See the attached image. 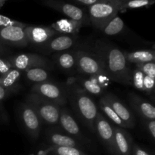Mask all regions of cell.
<instances>
[{
	"mask_svg": "<svg viewBox=\"0 0 155 155\" xmlns=\"http://www.w3.org/2000/svg\"><path fill=\"white\" fill-rule=\"evenodd\" d=\"M95 53L101 60L107 78L117 83L131 86L133 70L124 51L113 44L98 39L95 43Z\"/></svg>",
	"mask_w": 155,
	"mask_h": 155,
	"instance_id": "6da1fadb",
	"label": "cell"
},
{
	"mask_svg": "<svg viewBox=\"0 0 155 155\" xmlns=\"http://www.w3.org/2000/svg\"><path fill=\"white\" fill-rule=\"evenodd\" d=\"M68 101L76 116L91 133H95V121L98 110L94 100L80 86H68Z\"/></svg>",
	"mask_w": 155,
	"mask_h": 155,
	"instance_id": "7a4b0ae2",
	"label": "cell"
},
{
	"mask_svg": "<svg viewBox=\"0 0 155 155\" xmlns=\"http://www.w3.org/2000/svg\"><path fill=\"white\" fill-rule=\"evenodd\" d=\"M121 6V0H100L98 2L89 6L90 24L101 31L103 27L118 15Z\"/></svg>",
	"mask_w": 155,
	"mask_h": 155,
	"instance_id": "3957f363",
	"label": "cell"
},
{
	"mask_svg": "<svg viewBox=\"0 0 155 155\" xmlns=\"http://www.w3.org/2000/svg\"><path fill=\"white\" fill-rule=\"evenodd\" d=\"M26 102L36 110L42 122L50 126L58 124L61 108L62 107L58 104L33 92L27 95Z\"/></svg>",
	"mask_w": 155,
	"mask_h": 155,
	"instance_id": "277c9868",
	"label": "cell"
},
{
	"mask_svg": "<svg viewBox=\"0 0 155 155\" xmlns=\"http://www.w3.org/2000/svg\"><path fill=\"white\" fill-rule=\"evenodd\" d=\"M31 92L37 94L61 107H63L68 102V87L52 83L49 80L34 84L31 88Z\"/></svg>",
	"mask_w": 155,
	"mask_h": 155,
	"instance_id": "5b68a950",
	"label": "cell"
},
{
	"mask_svg": "<svg viewBox=\"0 0 155 155\" xmlns=\"http://www.w3.org/2000/svg\"><path fill=\"white\" fill-rule=\"evenodd\" d=\"M77 70L82 75H105L104 67L95 53L77 51Z\"/></svg>",
	"mask_w": 155,
	"mask_h": 155,
	"instance_id": "8992f818",
	"label": "cell"
},
{
	"mask_svg": "<svg viewBox=\"0 0 155 155\" xmlns=\"http://www.w3.org/2000/svg\"><path fill=\"white\" fill-rule=\"evenodd\" d=\"M43 5L66 15L69 19L78 21L83 26L90 25L89 15L84 9L61 0H45Z\"/></svg>",
	"mask_w": 155,
	"mask_h": 155,
	"instance_id": "52a82bcc",
	"label": "cell"
},
{
	"mask_svg": "<svg viewBox=\"0 0 155 155\" xmlns=\"http://www.w3.org/2000/svg\"><path fill=\"white\" fill-rule=\"evenodd\" d=\"M20 117L27 134L36 140L39 137L42 127V120L36 110L27 102L20 107Z\"/></svg>",
	"mask_w": 155,
	"mask_h": 155,
	"instance_id": "ba28073f",
	"label": "cell"
},
{
	"mask_svg": "<svg viewBox=\"0 0 155 155\" xmlns=\"http://www.w3.org/2000/svg\"><path fill=\"white\" fill-rule=\"evenodd\" d=\"M95 132L103 145L112 155H117L113 126L100 111L95 121Z\"/></svg>",
	"mask_w": 155,
	"mask_h": 155,
	"instance_id": "9c48e42d",
	"label": "cell"
},
{
	"mask_svg": "<svg viewBox=\"0 0 155 155\" xmlns=\"http://www.w3.org/2000/svg\"><path fill=\"white\" fill-rule=\"evenodd\" d=\"M8 59L12 64V68L18 70L21 72L38 67L46 68L48 65V61L45 58L33 53L15 54L8 58Z\"/></svg>",
	"mask_w": 155,
	"mask_h": 155,
	"instance_id": "30bf717a",
	"label": "cell"
},
{
	"mask_svg": "<svg viewBox=\"0 0 155 155\" xmlns=\"http://www.w3.org/2000/svg\"><path fill=\"white\" fill-rule=\"evenodd\" d=\"M58 124L64 133L71 137L74 138L76 140L79 141L82 144H89L90 142L89 139L82 133L80 127L73 117L72 114L66 107H62L61 108Z\"/></svg>",
	"mask_w": 155,
	"mask_h": 155,
	"instance_id": "8fae6325",
	"label": "cell"
},
{
	"mask_svg": "<svg viewBox=\"0 0 155 155\" xmlns=\"http://www.w3.org/2000/svg\"><path fill=\"white\" fill-rule=\"evenodd\" d=\"M28 43L41 46L59 34L50 27L45 26H27L24 29Z\"/></svg>",
	"mask_w": 155,
	"mask_h": 155,
	"instance_id": "7c38bea8",
	"label": "cell"
},
{
	"mask_svg": "<svg viewBox=\"0 0 155 155\" xmlns=\"http://www.w3.org/2000/svg\"><path fill=\"white\" fill-rule=\"evenodd\" d=\"M24 29L19 27H0V44L5 46H27L29 43Z\"/></svg>",
	"mask_w": 155,
	"mask_h": 155,
	"instance_id": "4fadbf2b",
	"label": "cell"
},
{
	"mask_svg": "<svg viewBox=\"0 0 155 155\" xmlns=\"http://www.w3.org/2000/svg\"><path fill=\"white\" fill-rule=\"evenodd\" d=\"M107 104L110 106L114 111L119 116V117L125 123L127 128H134L136 126V119L133 111L125 105L116 95L110 92H107L101 95Z\"/></svg>",
	"mask_w": 155,
	"mask_h": 155,
	"instance_id": "5bb4252c",
	"label": "cell"
},
{
	"mask_svg": "<svg viewBox=\"0 0 155 155\" xmlns=\"http://www.w3.org/2000/svg\"><path fill=\"white\" fill-rule=\"evenodd\" d=\"M76 35L58 34L46 43L39 46V49L44 54L61 52L70 49L76 42Z\"/></svg>",
	"mask_w": 155,
	"mask_h": 155,
	"instance_id": "9a60e30c",
	"label": "cell"
},
{
	"mask_svg": "<svg viewBox=\"0 0 155 155\" xmlns=\"http://www.w3.org/2000/svg\"><path fill=\"white\" fill-rule=\"evenodd\" d=\"M45 139L51 146L73 147L81 149L83 144L71 137L57 128H49L45 133Z\"/></svg>",
	"mask_w": 155,
	"mask_h": 155,
	"instance_id": "2e32d148",
	"label": "cell"
},
{
	"mask_svg": "<svg viewBox=\"0 0 155 155\" xmlns=\"http://www.w3.org/2000/svg\"><path fill=\"white\" fill-rule=\"evenodd\" d=\"M129 101L132 108L142 120L155 119V107L151 102L135 93L130 94Z\"/></svg>",
	"mask_w": 155,
	"mask_h": 155,
	"instance_id": "e0dca14e",
	"label": "cell"
},
{
	"mask_svg": "<svg viewBox=\"0 0 155 155\" xmlns=\"http://www.w3.org/2000/svg\"><path fill=\"white\" fill-rule=\"evenodd\" d=\"M117 155L133 154V139L126 129L113 126Z\"/></svg>",
	"mask_w": 155,
	"mask_h": 155,
	"instance_id": "ac0fdd59",
	"label": "cell"
},
{
	"mask_svg": "<svg viewBox=\"0 0 155 155\" xmlns=\"http://www.w3.org/2000/svg\"><path fill=\"white\" fill-rule=\"evenodd\" d=\"M154 79L144 74L138 68H135L132 71L131 86L151 97L154 94Z\"/></svg>",
	"mask_w": 155,
	"mask_h": 155,
	"instance_id": "d6986e66",
	"label": "cell"
},
{
	"mask_svg": "<svg viewBox=\"0 0 155 155\" xmlns=\"http://www.w3.org/2000/svg\"><path fill=\"white\" fill-rule=\"evenodd\" d=\"M54 60L57 66L64 72L71 73L77 70V51L67 50L54 53Z\"/></svg>",
	"mask_w": 155,
	"mask_h": 155,
	"instance_id": "ffe728a7",
	"label": "cell"
},
{
	"mask_svg": "<svg viewBox=\"0 0 155 155\" xmlns=\"http://www.w3.org/2000/svg\"><path fill=\"white\" fill-rule=\"evenodd\" d=\"M83 27V24L80 22L69 18L58 20L50 26L59 34L64 35H76Z\"/></svg>",
	"mask_w": 155,
	"mask_h": 155,
	"instance_id": "44dd1931",
	"label": "cell"
},
{
	"mask_svg": "<svg viewBox=\"0 0 155 155\" xmlns=\"http://www.w3.org/2000/svg\"><path fill=\"white\" fill-rule=\"evenodd\" d=\"M91 78H85L80 77L77 78L80 86H82V89L87 92L89 95H103L104 92V86L102 85V82L95 78L96 75L89 76Z\"/></svg>",
	"mask_w": 155,
	"mask_h": 155,
	"instance_id": "7402d4cb",
	"label": "cell"
},
{
	"mask_svg": "<svg viewBox=\"0 0 155 155\" xmlns=\"http://www.w3.org/2000/svg\"><path fill=\"white\" fill-rule=\"evenodd\" d=\"M125 56L130 64H142L154 62L155 52L154 50H138L135 51H126Z\"/></svg>",
	"mask_w": 155,
	"mask_h": 155,
	"instance_id": "603a6c76",
	"label": "cell"
},
{
	"mask_svg": "<svg viewBox=\"0 0 155 155\" xmlns=\"http://www.w3.org/2000/svg\"><path fill=\"white\" fill-rule=\"evenodd\" d=\"M21 76V71L17 69H11L8 72L0 76V86L7 90L15 91L18 86V82Z\"/></svg>",
	"mask_w": 155,
	"mask_h": 155,
	"instance_id": "cb8c5ba5",
	"label": "cell"
},
{
	"mask_svg": "<svg viewBox=\"0 0 155 155\" xmlns=\"http://www.w3.org/2000/svg\"><path fill=\"white\" fill-rule=\"evenodd\" d=\"M98 108L101 110V113L104 116H106L110 122L114 124L115 127H120V128L127 129V127L125 124V123L119 117L117 114L114 111L113 109L110 107V106L107 104V101L104 100V98L102 96L100 98L98 101Z\"/></svg>",
	"mask_w": 155,
	"mask_h": 155,
	"instance_id": "d4e9b609",
	"label": "cell"
},
{
	"mask_svg": "<svg viewBox=\"0 0 155 155\" xmlns=\"http://www.w3.org/2000/svg\"><path fill=\"white\" fill-rule=\"evenodd\" d=\"M124 29L125 23L119 15H117L103 27L101 31L106 36H114L122 33Z\"/></svg>",
	"mask_w": 155,
	"mask_h": 155,
	"instance_id": "484cf974",
	"label": "cell"
},
{
	"mask_svg": "<svg viewBox=\"0 0 155 155\" xmlns=\"http://www.w3.org/2000/svg\"><path fill=\"white\" fill-rule=\"evenodd\" d=\"M25 77L29 81L32 82L34 84L43 83L49 80L48 72L43 68H33L24 71Z\"/></svg>",
	"mask_w": 155,
	"mask_h": 155,
	"instance_id": "4316f807",
	"label": "cell"
},
{
	"mask_svg": "<svg viewBox=\"0 0 155 155\" xmlns=\"http://www.w3.org/2000/svg\"><path fill=\"white\" fill-rule=\"evenodd\" d=\"M155 0H121L120 12H124L128 9L148 8L154 5Z\"/></svg>",
	"mask_w": 155,
	"mask_h": 155,
	"instance_id": "83f0119b",
	"label": "cell"
},
{
	"mask_svg": "<svg viewBox=\"0 0 155 155\" xmlns=\"http://www.w3.org/2000/svg\"><path fill=\"white\" fill-rule=\"evenodd\" d=\"M46 151L53 155H87L82 149L73 147L50 146Z\"/></svg>",
	"mask_w": 155,
	"mask_h": 155,
	"instance_id": "f1b7e54d",
	"label": "cell"
},
{
	"mask_svg": "<svg viewBox=\"0 0 155 155\" xmlns=\"http://www.w3.org/2000/svg\"><path fill=\"white\" fill-rule=\"evenodd\" d=\"M135 68H138L144 74L155 80V64L154 62L137 64H135Z\"/></svg>",
	"mask_w": 155,
	"mask_h": 155,
	"instance_id": "f546056e",
	"label": "cell"
},
{
	"mask_svg": "<svg viewBox=\"0 0 155 155\" xmlns=\"http://www.w3.org/2000/svg\"><path fill=\"white\" fill-rule=\"evenodd\" d=\"M27 24L24 23L20 22V21H15L10 18L0 15V27H19L22 28H25Z\"/></svg>",
	"mask_w": 155,
	"mask_h": 155,
	"instance_id": "4dcf8cb0",
	"label": "cell"
},
{
	"mask_svg": "<svg viewBox=\"0 0 155 155\" xmlns=\"http://www.w3.org/2000/svg\"><path fill=\"white\" fill-rule=\"evenodd\" d=\"M11 69H12V66L8 59L0 58V76L8 72Z\"/></svg>",
	"mask_w": 155,
	"mask_h": 155,
	"instance_id": "1f68e13d",
	"label": "cell"
},
{
	"mask_svg": "<svg viewBox=\"0 0 155 155\" xmlns=\"http://www.w3.org/2000/svg\"><path fill=\"white\" fill-rule=\"evenodd\" d=\"M145 128L147 131L149 133V136L153 139H155V120H145Z\"/></svg>",
	"mask_w": 155,
	"mask_h": 155,
	"instance_id": "d6a6232c",
	"label": "cell"
},
{
	"mask_svg": "<svg viewBox=\"0 0 155 155\" xmlns=\"http://www.w3.org/2000/svg\"><path fill=\"white\" fill-rule=\"evenodd\" d=\"M133 155H151L147 152L145 150L139 147V145L133 144Z\"/></svg>",
	"mask_w": 155,
	"mask_h": 155,
	"instance_id": "836d02e7",
	"label": "cell"
},
{
	"mask_svg": "<svg viewBox=\"0 0 155 155\" xmlns=\"http://www.w3.org/2000/svg\"><path fill=\"white\" fill-rule=\"evenodd\" d=\"M73 1L79 3V4L83 5H86V6H90L92 5L95 4V3L98 2V1L100 0H73Z\"/></svg>",
	"mask_w": 155,
	"mask_h": 155,
	"instance_id": "e575fe53",
	"label": "cell"
},
{
	"mask_svg": "<svg viewBox=\"0 0 155 155\" xmlns=\"http://www.w3.org/2000/svg\"><path fill=\"white\" fill-rule=\"evenodd\" d=\"M11 94L10 91L7 90L6 89L3 88L2 86H0V101L4 100L5 98H7L9 95Z\"/></svg>",
	"mask_w": 155,
	"mask_h": 155,
	"instance_id": "d590c367",
	"label": "cell"
},
{
	"mask_svg": "<svg viewBox=\"0 0 155 155\" xmlns=\"http://www.w3.org/2000/svg\"><path fill=\"white\" fill-rule=\"evenodd\" d=\"M9 52H10V50L7 48V46H5V45L0 44V58L4 57Z\"/></svg>",
	"mask_w": 155,
	"mask_h": 155,
	"instance_id": "8d00e7d4",
	"label": "cell"
},
{
	"mask_svg": "<svg viewBox=\"0 0 155 155\" xmlns=\"http://www.w3.org/2000/svg\"><path fill=\"white\" fill-rule=\"evenodd\" d=\"M47 154H48V152L46 151H41L38 153L37 155H47Z\"/></svg>",
	"mask_w": 155,
	"mask_h": 155,
	"instance_id": "74e56055",
	"label": "cell"
},
{
	"mask_svg": "<svg viewBox=\"0 0 155 155\" xmlns=\"http://www.w3.org/2000/svg\"><path fill=\"white\" fill-rule=\"evenodd\" d=\"M6 1H7V0H0V8L4 5Z\"/></svg>",
	"mask_w": 155,
	"mask_h": 155,
	"instance_id": "f35d334b",
	"label": "cell"
}]
</instances>
